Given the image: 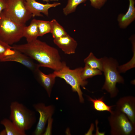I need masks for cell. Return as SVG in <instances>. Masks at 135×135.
<instances>
[{
	"label": "cell",
	"instance_id": "22",
	"mask_svg": "<svg viewBox=\"0 0 135 135\" xmlns=\"http://www.w3.org/2000/svg\"><path fill=\"white\" fill-rule=\"evenodd\" d=\"M39 36L51 33L52 24L51 21L37 20Z\"/></svg>",
	"mask_w": 135,
	"mask_h": 135
},
{
	"label": "cell",
	"instance_id": "12",
	"mask_svg": "<svg viewBox=\"0 0 135 135\" xmlns=\"http://www.w3.org/2000/svg\"><path fill=\"white\" fill-rule=\"evenodd\" d=\"M54 43L67 54H74L78 46L76 41L68 34L62 37L54 39Z\"/></svg>",
	"mask_w": 135,
	"mask_h": 135
},
{
	"label": "cell",
	"instance_id": "6",
	"mask_svg": "<svg viewBox=\"0 0 135 135\" xmlns=\"http://www.w3.org/2000/svg\"><path fill=\"white\" fill-rule=\"evenodd\" d=\"M2 12L11 20L22 26H25L32 17L26 8L25 0H7L6 7Z\"/></svg>",
	"mask_w": 135,
	"mask_h": 135
},
{
	"label": "cell",
	"instance_id": "2",
	"mask_svg": "<svg viewBox=\"0 0 135 135\" xmlns=\"http://www.w3.org/2000/svg\"><path fill=\"white\" fill-rule=\"evenodd\" d=\"M10 119L21 131L30 129L36 121L35 112L17 101L11 102Z\"/></svg>",
	"mask_w": 135,
	"mask_h": 135
},
{
	"label": "cell",
	"instance_id": "5",
	"mask_svg": "<svg viewBox=\"0 0 135 135\" xmlns=\"http://www.w3.org/2000/svg\"><path fill=\"white\" fill-rule=\"evenodd\" d=\"M25 26L16 23L2 12L0 16V40L10 46L18 42L23 37Z\"/></svg>",
	"mask_w": 135,
	"mask_h": 135
},
{
	"label": "cell",
	"instance_id": "15",
	"mask_svg": "<svg viewBox=\"0 0 135 135\" xmlns=\"http://www.w3.org/2000/svg\"><path fill=\"white\" fill-rule=\"evenodd\" d=\"M39 36L37 20L33 19L29 26H24L23 37L26 38L27 42H30L37 39Z\"/></svg>",
	"mask_w": 135,
	"mask_h": 135
},
{
	"label": "cell",
	"instance_id": "29",
	"mask_svg": "<svg viewBox=\"0 0 135 135\" xmlns=\"http://www.w3.org/2000/svg\"></svg>",
	"mask_w": 135,
	"mask_h": 135
},
{
	"label": "cell",
	"instance_id": "24",
	"mask_svg": "<svg viewBox=\"0 0 135 135\" xmlns=\"http://www.w3.org/2000/svg\"><path fill=\"white\" fill-rule=\"evenodd\" d=\"M12 48V46L0 40V60L7 54L8 51Z\"/></svg>",
	"mask_w": 135,
	"mask_h": 135
},
{
	"label": "cell",
	"instance_id": "26",
	"mask_svg": "<svg viewBox=\"0 0 135 135\" xmlns=\"http://www.w3.org/2000/svg\"><path fill=\"white\" fill-rule=\"evenodd\" d=\"M6 0H0V16L6 7Z\"/></svg>",
	"mask_w": 135,
	"mask_h": 135
},
{
	"label": "cell",
	"instance_id": "20",
	"mask_svg": "<svg viewBox=\"0 0 135 135\" xmlns=\"http://www.w3.org/2000/svg\"><path fill=\"white\" fill-rule=\"evenodd\" d=\"M102 71L97 69L92 68L86 64L83 68L81 74V76L84 80L91 78L96 76L101 75Z\"/></svg>",
	"mask_w": 135,
	"mask_h": 135
},
{
	"label": "cell",
	"instance_id": "8",
	"mask_svg": "<svg viewBox=\"0 0 135 135\" xmlns=\"http://www.w3.org/2000/svg\"><path fill=\"white\" fill-rule=\"evenodd\" d=\"M33 107L40 114L39 120L33 134L41 135L43 134L47 121L53 114L54 108L52 105L46 106L42 103L34 104Z\"/></svg>",
	"mask_w": 135,
	"mask_h": 135
},
{
	"label": "cell",
	"instance_id": "1",
	"mask_svg": "<svg viewBox=\"0 0 135 135\" xmlns=\"http://www.w3.org/2000/svg\"><path fill=\"white\" fill-rule=\"evenodd\" d=\"M12 48L35 60L40 67L50 68L54 71L60 70L65 62L62 61L57 49L37 39L24 44L13 45Z\"/></svg>",
	"mask_w": 135,
	"mask_h": 135
},
{
	"label": "cell",
	"instance_id": "10",
	"mask_svg": "<svg viewBox=\"0 0 135 135\" xmlns=\"http://www.w3.org/2000/svg\"><path fill=\"white\" fill-rule=\"evenodd\" d=\"M116 110L125 114L134 125L135 124V98L132 96L120 98L116 105Z\"/></svg>",
	"mask_w": 135,
	"mask_h": 135
},
{
	"label": "cell",
	"instance_id": "7",
	"mask_svg": "<svg viewBox=\"0 0 135 135\" xmlns=\"http://www.w3.org/2000/svg\"><path fill=\"white\" fill-rule=\"evenodd\" d=\"M108 120L111 135H132L134 134L135 125L124 113L116 110L111 114Z\"/></svg>",
	"mask_w": 135,
	"mask_h": 135
},
{
	"label": "cell",
	"instance_id": "27",
	"mask_svg": "<svg viewBox=\"0 0 135 135\" xmlns=\"http://www.w3.org/2000/svg\"><path fill=\"white\" fill-rule=\"evenodd\" d=\"M0 135H6V132L5 129L0 132Z\"/></svg>",
	"mask_w": 135,
	"mask_h": 135
},
{
	"label": "cell",
	"instance_id": "28",
	"mask_svg": "<svg viewBox=\"0 0 135 135\" xmlns=\"http://www.w3.org/2000/svg\"><path fill=\"white\" fill-rule=\"evenodd\" d=\"M43 1L48 2L50 1H58L59 0H42Z\"/></svg>",
	"mask_w": 135,
	"mask_h": 135
},
{
	"label": "cell",
	"instance_id": "9",
	"mask_svg": "<svg viewBox=\"0 0 135 135\" xmlns=\"http://www.w3.org/2000/svg\"><path fill=\"white\" fill-rule=\"evenodd\" d=\"M12 54H8L1 60V62H14L25 66L35 74L40 67L38 64L35 63L32 59L26 54L16 50L12 49Z\"/></svg>",
	"mask_w": 135,
	"mask_h": 135
},
{
	"label": "cell",
	"instance_id": "4",
	"mask_svg": "<svg viewBox=\"0 0 135 135\" xmlns=\"http://www.w3.org/2000/svg\"><path fill=\"white\" fill-rule=\"evenodd\" d=\"M82 68L80 67L72 70L66 66L65 62L60 70L53 72L56 77L64 79L71 86L72 91L78 93L80 102L82 103L84 102V99L80 86L84 87L88 83L87 81L83 80L81 77Z\"/></svg>",
	"mask_w": 135,
	"mask_h": 135
},
{
	"label": "cell",
	"instance_id": "16",
	"mask_svg": "<svg viewBox=\"0 0 135 135\" xmlns=\"http://www.w3.org/2000/svg\"><path fill=\"white\" fill-rule=\"evenodd\" d=\"M1 124L5 128L7 135H26L24 132L18 129L13 123L10 120L5 118L2 120Z\"/></svg>",
	"mask_w": 135,
	"mask_h": 135
},
{
	"label": "cell",
	"instance_id": "14",
	"mask_svg": "<svg viewBox=\"0 0 135 135\" xmlns=\"http://www.w3.org/2000/svg\"><path fill=\"white\" fill-rule=\"evenodd\" d=\"M129 5L128 10L124 14L118 15L117 20L120 27L125 28L133 22L135 19V8L134 0H128Z\"/></svg>",
	"mask_w": 135,
	"mask_h": 135
},
{
	"label": "cell",
	"instance_id": "13",
	"mask_svg": "<svg viewBox=\"0 0 135 135\" xmlns=\"http://www.w3.org/2000/svg\"><path fill=\"white\" fill-rule=\"evenodd\" d=\"M36 79L46 91L50 97L52 87L56 77L53 72L48 74H44L39 69L34 74Z\"/></svg>",
	"mask_w": 135,
	"mask_h": 135
},
{
	"label": "cell",
	"instance_id": "18",
	"mask_svg": "<svg viewBox=\"0 0 135 135\" xmlns=\"http://www.w3.org/2000/svg\"><path fill=\"white\" fill-rule=\"evenodd\" d=\"M88 98L92 103L94 108L95 110L98 111H108L111 114L112 112V109L114 106H110L106 105L104 101L103 97L98 99H94L88 96Z\"/></svg>",
	"mask_w": 135,
	"mask_h": 135
},
{
	"label": "cell",
	"instance_id": "17",
	"mask_svg": "<svg viewBox=\"0 0 135 135\" xmlns=\"http://www.w3.org/2000/svg\"><path fill=\"white\" fill-rule=\"evenodd\" d=\"M84 62L85 64L92 68L98 69L102 72L103 66L102 58H97L92 52H90L84 59Z\"/></svg>",
	"mask_w": 135,
	"mask_h": 135
},
{
	"label": "cell",
	"instance_id": "23",
	"mask_svg": "<svg viewBox=\"0 0 135 135\" xmlns=\"http://www.w3.org/2000/svg\"><path fill=\"white\" fill-rule=\"evenodd\" d=\"M132 50L134 52L133 56L132 59L128 62L118 67V71L120 73L125 72L128 70L135 67V41H132Z\"/></svg>",
	"mask_w": 135,
	"mask_h": 135
},
{
	"label": "cell",
	"instance_id": "3",
	"mask_svg": "<svg viewBox=\"0 0 135 135\" xmlns=\"http://www.w3.org/2000/svg\"><path fill=\"white\" fill-rule=\"evenodd\" d=\"M103 70L105 81L102 87L109 92L110 97H115L118 92L116 87L117 83L123 84L124 80L118 72V66L116 60L112 58L104 57L102 58Z\"/></svg>",
	"mask_w": 135,
	"mask_h": 135
},
{
	"label": "cell",
	"instance_id": "25",
	"mask_svg": "<svg viewBox=\"0 0 135 135\" xmlns=\"http://www.w3.org/2000/svg\"><path fill=\"white\" fill-rule=\"evenodd\" d=\"M91 5L94 8L100 9L105 4L108 0H89Z\"/></svg>",
	"mask_w": 135,
	"mask_h": 135
},
{
	"label": "cell",
	"instance_id": "11",
	"mask_svg": "<svg viewBox=\"0 0 135 135\" xmlns=\"http://www.w3.org/2000/svg\"><path fill=\"white\" fill-rule=\"evenodd\" d=\"M25 2L26 8L32 14L33 17L35 16H42L41 13L48 16L49 8L61 4V3L59 2H55L52 4L47 2L44 4L36 2V0H25Z\"/></svg>",
	"mask_w": 135,
	"mask_h": 135
},
{
	"label": "cell",
	"instance_id": "21",
	"mask_svg": "<svg viewBox=\"0 0 135 135\" xmlns=\"http://www.w3.org/2000/svg\"><path fill=\"white\" fill-rule=\"evenodd\" d=\"M87 0H68L67 4L63 9V12L65 16L74 12L77 6L80 4L85 2Z\"/></svg>",
	"mask_w": 135,
	"mask_h": 135
},
{
	"label": "cell",
	"instance_id": "19",
	"mask_svg": "<svg viewBox=\"0 0 135 135\" xmlns=\"http://www.w3.org/2000/svg\"><path fill=\"white\" fill-rule=\"evenodd\" d=\"M51 21L52 24L51 33L54 39L62 37L68 34L64 28L56 19H53Z\"/></svg>",
	"mask_w": 135,
	"mask_h": 135
}]
</instances>
